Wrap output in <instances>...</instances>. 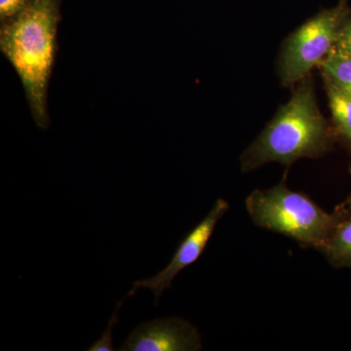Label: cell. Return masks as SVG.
<instances>
[{"mask_svg":"<svg viewBox=\"0 0 351 351\" xmlns=\"http://www.w3.org/2000/svg\"><path fill=\"white\" fill-rule=\"evenodd\" d=\"M287 103L277 110L260 135L239 157L242 173L277 162L290 167L302 158H319L338 140L321 112L313 75L295 85Z\"/></svg>","mask_w":351,"mask_h":351,"instance_id":"6da1fadb","label":"cell"},{"mask_svg":"<svg viewBox=\"0 0 351 351\" xmlns=\"http://www.w3.org/2000/svg\"><path fill=\"white\" fill-rule=\"evenodd\" d=\"M60 20V0H32L13 19L1 24L0 48L19 76L32 117L47 128V90Z\"/></svg>","mask_w":351,"mask_h":351,"instance_id":"7a4b0ae2","label":"cell"},{"mask_svg":"<svg viewBox=\"0 0 351 351\" xmlns=\"http://www.w3.org/2000/svg\"><path fill=\"white\" fill-rule=\"evenodd\" d=\"M245 206L256 226L319 252L337 226L351 216V197L328 213L309 196L289 189L285 177L272 188L252 191Z\"/></svg>","mask_w":351,"mask_h":351,"instance_id":"3957f363","label":"cell"},{"mask_svg":"<svg viewBox=\"0 0 351 351\" xmlns=\"http://www.w3.org/2000/svg\"><path fill=\"white\" fill-rule=\"evenodd\" d=\"M350 9L348 0H339L337 5L315 14L285 39L277 62V73L284 87H294L319 68L334 49Z\"/></svg>","mask_w":351,"mask_h":351,"instance_id":"277c9868","label":"cell"},{"mask_svg":"<svg viewBox=\"0 0 351 351\" xmlns=\"http://www.w3.org/2000/svg\"><path fill=\"white\" fill-rule=\"evenodd\" d=\"M230 208L228 201L218 198L206 217L182 240L167 267L151 278L136 281L126 298L135 295L138 289H149L156 297L157 306L164 291L171 288L175 277L189 265L197 262L209 243L217 225L228 213Z\"/></svg>","mask_w":351,"mask_h":351,"instance_id":"5b68a950","label":"cell"},{"mask_svg":"<svg viewBox=\"0 0 351 351\" xmlns=\"http://www.w3.org/2000/svg\"><path fill=\"white\" fill-rule=\"evenodd\" d=\"M202 341L197 328L181 317L143 323L120 346L121 351H198Z\"/></svg>","mask_w":351,"mask_h":351,"instance_id":"8992f818","label":"cell"},{"mask_svg":"<svg viewBox=\"0 0 351 351\" xmlns=\"http://www.w3.org/2000/svg\"><path fill=\"white\" fill-rule=\"evenodd\" d=\"M323 84L331 112L332 129L337 138L343 141L351 151V96L326 78H323Z\"/></svg>","mask_w":351,"mask_h":351,"instance_id":"52a82bcc","label":"cell"},{"mask_svg":"<svg viewBox=\"0 0 351 351\" xmlns=\"http://www.w3.org/2000/svg\"><path fill=\"white\" fill-rule=\"evenodd\" d=\"M320 253L335 269H351V216L337 226Z\"/></svg>","mask_w":351,"mask_h":351,"instance_id":"ba28073f","label":"cell"},{"mask_svg":"<svg viewBox=\"0 0 351 351\" xmlns=\"http://www.w3.org/2000/svg\"><path fill=\"white\" fill-rule=\"evenodd\" d=\"M323 78L351 96V56L332 50L319 66Z\"/></svg>","mask_w":351,"mask_h":351,"instance_id":"9c48e42d","label":"cell"},{"mask_svg":"<svg viewBox=\"0 0 351 351\" xmlns=\"http://www.w3.org/2000/svg\"><path fill=\"white\" fill-rule=\"evenodd\" d=\"M126 298V297H125ZM124 299H122L121 301L117 304V308H115L114 313H113L112 318H110V321H108V325L107 330L104 332L103 336L101 337L100 339H97L96 341L88 348L89 351H112L114 350L112 345V329L113 327L115 326L117 322L119 320V316L117 313H119L120 306H122L123 304Z\"/></svg>","mask_w":351,"mask_h":351,"instance_id":"30bf717a","label":"cell"},{"mask_svg":"<svg viewBox=\"0 0 351 351\" xmlns=\"http://www.w3.org/2000/svg\"><path fill=\"white\" fill-rule=\"evenodd\" d=\"M32 0H0V22L4 24L7 21L24 11Z\"/></svg>","mask_w":351,"mask_h":351,"instance_id":"8fae6325","label":"cell"},{"mask_svg":"<svg viewBox=\"0 0 351 351\" xmlns=\"http://www.w3.org/2000/svg\"><path fill=\"white\" fill-rule=\"evenodd\" d=\"M334 50L351 56V7L339 29Z\"/></svg>","mask_w":351,"mask_h":351,"instance_id":"7c38bea8","label":"cell"},{"mask_svg":"<svg viewBox=\"0 0 351 351\" xmlns=\"http://www.w3.org/2000/svg\"><path fill=\"white\" fill-rule=\"evenodd\" d=\"M350 171H351V165H350Z\"/></svg>","mask_w":351,"mask_h":351,"instance_id":"4fadbf2b","label":"cell"}]
</instances>
